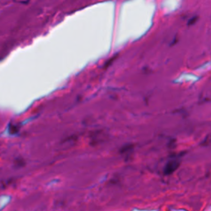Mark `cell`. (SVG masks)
<instances>
[{
    "label": "cell",
    "mask_w": 211,
    "mask_h": 211,
    "mask_svg": "<svg viewBox=\"0 0 211 211\" xmlns=\"http://www.w3.org/2000/svg\"><path fill=\"white\" fill-rule=\"evenodd\" d=\"M180 162L177 160H171L169 162H167V166L165 167L164 172L166 174H170L177 169V167H179Z\"/></svg>",
    "instance_id": "6da1fadb"
},
{
    "label": "cell",
    "mask_w": 211,
    "mask_h": 211,
    "mask_svg": "<svg viewBox=\"0 0 211 211\" xmlns=\"http://www.w3.org/2000/svg\"><path fill=\"white\" fill-rule=\"evenodd\" d=\"M196 19H197V17H193V18H192L191 19V21H190L189 22H188V25H192V24H193L194 22H196Z\"/></svg>",
    "instance_id": "7a4b0ae2"
}]
</instances>
